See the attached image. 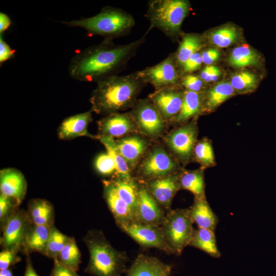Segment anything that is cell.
I'll return each mask as SVG.
<instances>
[{"label":"cell","instance_id":"cell-34","mask_svg":"<svg viewBox=\"0 0 276 276\" xmlns=\"http://www.w3.org/2000/svg\"><path fill=\"white\" fill-rule=\"evenodd\" d=\"M239 33L234 26H225L217 29L209 34L210 42L221 48H226L235 42Z\"/></svg>","mask_w":276,"mask_h":276},{"label":"cell","instance_id":"cell-7","mask_svg":"<svg viewBox=\"0 0 276 276\" xmlns=\"http://www.w3.org/2000/svg\"><path fill=\"white\" fill-rule=\"evenodd\" d=\"M177 160L160 145H152L135 169L134 178L139 182L178 173Z\"/></svg>","mask_w":276,"mask_h":276},{"label":"cell","instance_id":"cell-15","mask_svg":"<svg viewBox=\"0 0 276 276\" xmlns=\"http://www.w3.org/2000/svg\"><path fill=\"white\" fill-rule=\"evenodd\" d=\"M98 136L118 139L133 133H140L134 121L128 112L114 113L97 121Z\"/></svg>","mask_w":276,"mask_h":276},{"label":"cell","instance_id":"cell-38","mask_svg":"<svg viewBox=\"0 0 276 276\" xmlns=\"http://www.w3.org/2000/svg\"><path fill=\"white\" fill-rule=\"evenodd\" d=\"M97 171L104 176H113L116 172V166L112 156L108 153L99 154L95 160Z\"/></svg>","mask_w":276,"mask_h":276},{"label":"cell","instance_id":"cell-39","mask_svg":"<svg viewBox=\"0 0 276 276\" xmlns=\"http://www.w3.org/2000/svg\"><path fill=\"white\" fill-rule=\"evenodd\" d=\"M19 205L13 199L0 195V221L2 226L7 219L18 209Z\"/></svg>","mask_w":276,"mask_h":276},{"label":"cell","instance_id":"cell-11","mask_svg":"<svg viewBox=\"0 0 276 276\" xmlns=\"http://www.w3.org/2000/svg\"><path fill=\"white\" fill-rule=\"evenodd\" d=\"M118 226L142 247L155 248L167 254H173L164 238L160 226L133 221L119 224Z\"/></svg>","mask_w":276,"mask_h":276},{"label":"cell","instance_id":"cell-5","mask_svg":"<svg viewBox=\"0 0 276 276\" xmlns=\"http://www.w3.org/2000/svg\"><path fill=\"white\" fill-rule=\"evenodd\" d=\"M190 10V2L187 0L150 1L146 15L150 26L147 32L157 28L174 39L180 33L182 24Z\"/></svg>","mask_w":276,"mask_h":276},{"label":"cell","instance_id":"cell-19","mask_svg":"<svg viewBox=\"0 0 276 276\" xmlns=\"http://www.w3.org/2000/svg\"><path fill=\"white\" fill-rule=\"evenodd\" d=\"M91 110L76 114L65 119L58 129L60 139L72 140L77 137L85 136L93 139L98 136L88 132L87 128L92 120Z\"/></svg>","mask_w":276,"mask_h":276},{"label":"cell","instance_id":"cell-24","mask_svg":"<svg viewBox=\"0 0 276 276\" xmlns=\"http://www.w3.org/2000/svg\"><path fill=\"white\" fill-rule=\"evenodd\" d=\"M52 227L31 224L25 237L23 252L26 256L35 252L44 255Z\"/></svg>","mask_w":276,"mask_h":276},{"label":"cell","instance_id":"cell-40","mask_svg":"<svg viewBox=\"0 0 276 276\" xmlns=\"http://www.w3.org/2000/svg\"><path fill=\"white\" fill-rule=\"evenodd\" d=\"M180 84L186 90L200 93L203 87V81L196 75L187 74L181 77Z\"/></svg>","mask_w":276,"mask_h":276},{"label":"cell","instance_id":"cell-30","mask_svg":"<svg viewBox=\"0 0 276 276\" xmlns=\"http://www.w3.org/2000/svg\"><path fill=\"white\" fill-rule=\"evenodd\" d=\"M203 46L201 38L195 34H186L182 37L176 52V62L181 69L189 58L201 50Z\"/></svg>","mask_w":276,"mask_h":276},{"label":"cell","instance_id":"cell-12","mask_svg":"<svg viewBox=\"0 0 276 276\" xmlns=\"http://www.w3.org/2000/svg\"><path fill=\"white\" fill-rule=\"evenodd\" d=\"M31 225L24 210H16L2 226L1 245L3 249L18 252L22 249L26 234Z\"/></svg>","mask_w":276,"mask_h":276},{"label":"cell","instance_id":"cell-22","mask_svg":"<svg viewBox=\"0 0 276 276\" xmlns=\"http://www.w3.org/2000/svg\"><path fill=\"white\" fill-rule=\"evenodd\" d=\"M191 217L198 228L215 231L219 219L206 201L205 196L195 197L194 203L189 208Z\"/></svg>","mask_w":276,"mask_h":276},{"label":"cell","instance_id":"cell-21","mask_svg":"<svg viewBox=\"0 0 276 276\" xmlns=\"http://www.w3.org/2000/svg\"><path fill=\"white\" fill-rule=\"evenodd\" d=\"M103 196L117 225L136 221L135 214L117 194L109 179L102 181Z\"/></svg>","mask_w":276,"mask_h":276},{"label":"cell","instance_id":"cell-33","mask_svg":"<svg viewBox=\"0 0 276 276\" xmlns=\"http://www.w3.org/2000/svg\"><path fill=\"white\" fill-rule=\"evenodd\" d=\"M58 260L64 265L77 271L81 263V252L73 237H70L59 253Z\"/></svg>","mask_w":276,"mask_h":276},{"label":"cell","instance_id":"cell-47","mask_svg":"<svg viewBox=\"0 0 276 276\" xmlns=\"http://www.w3.org/2000/svg\"><path fill=\"white\" fill-rule=\"evenodd\" d=\"M12 24L11 20L9 16L6 13L1 12L0 13V34L3 33L7 30Z\"/></svg>","mask_w":276,"mask_h":276},{"label":"cell","instance_id":"cell-13","mask_svg":"<svg viewBox=\"0 0 276 276\" xmlns=\"http://www.w3.org/2000/svg\"><path fill=\"white\" fill-rule=\"evenodd\" d=\"M184 92L178 88V85L172 86L155 89L147 98L168 124L179 113Z\"/></svg>","mask_w":276,"mask_h":276},{"label":"cell","instance_id":"cell-32","mask_svg":"<svg viewBox=\"0 0 276 276\" xmlns=\"http://www.w3.org/2000/svg\"><path fill=\"white\" fill-rule=\"evenodd\" d=\"M235 89L230 83L220 82L208 90L205 96V106L212 110L221 105L232 96Z\"/></svg>","mask_w":276,"mask_h":276},{"label":"cell","instance_id":"cell-46","mask_svg":"<svg viewBox=\"0 0 276 276\" xmlns=\"http://www.w3.org/2000/svg\"><path fill=\"white\" fill-rule=\"evenodd\" d=\"M220 56L219 51L216 49H207L201 53L203 63L210 65L218 60Z\"/></svg>","mask_w":276,"mask_h":276},{"label":"cell","instance_id":"cell-20","mask_svg":"<svg viewBox=\"0 0 276 276\" xmlns=\"http://www.w3.org/2000/svg\"><path fill=\"white\" fill-rule=\"evenodd\" d=\"M171 265L154 257L140 254L127 269V276H170Z\"/></svg>","mask_w":276,"mask_h":276},{"label":"cell","instance_id":"cell-37","mask_svg":"<svg viewBox=\"0 0 276 276\" xmlns=\"http://www.w3.org/2000/svg\"><path fill=\"white\" fill-rule=\"evenodd\" d=\"M195 158L203 166H211L214 163V155L211 143L205 139L197 142L193 151Z\"/></svg>","mask_w":276,"mask_h":276},{"label":"cell","instance_id":"cell-35","mask_svg":"<svg viewBox=\"0 0 276 276\" xmlns=\"http://www.w3.org/2000/svg\"><path fill=\"white\" fill-rule=\"evenodd\" d=\"M70 237L60 232L54 225L52 227L44 256L54 260L63 248Z\"/></svg>","mask_w":276,"mask_h":276},{"label":"cell","instance_id":"cell-23","mask_svg":"<svg viewBox=\"0 0 276 276\" xmlns=\"http://www.w3.org/2000/svg\"><path fill=\"white\" fill-rule=\"evenodd\" d=\"M31 224L37 225L53 226L54 223V209L49 201L40 198L30 200L26 211Z\"/></svg>","mask_w":276,"mask_h":276},{"label":"cell","instance_id":"cell-48","mask_svg":"<svg viewBox=\"0 0 276 276\" xmlns=\"http://www.w3.org/2000/svg\"><path fill=\"white\" fill-rule=\"evenodd\" d=\"M26 256V267L25 276H38L33 267L30 255Z\"/></svg>","mask_w":276,"mask_h":276},{"label":"cell","instance_id":"cell-31","mask_svg":"<svg viewBox=\"0 0 276 276\" xmlns=\"http://www.w3.org/2000/svg\"><path fill=\"white\" fill-rule=\"evenodd\" d=\"M97 136L98 139L105 147L106 152L112 156L116 164V172L112 176L127 179L135 178L127 163L115 147L114 139L105 136L97 135Z\"/></svg>","mask_w":276,"mask_h":276},{"label":"cell","instance_id":"cell-36","mask_svg":"<svg viewBox=\"0 0 276 276\" xmlns=\"http://www.w3.org/2000/svg\"><path fill=\"white\" fill-rule=\"evenodd\" d=\"M258 76L249 71H242L234 75L230 84L234 89L240 92H247L254 90L258 85Z\"/></svg>","mask_w":276,"mask_h":276},{"label":"cell","instance_id":"cell-8","mask_svg":"<svg viewBox=\"0 0 276 276\" xmlns=\"http://www.w3.org/2000/svg\"><path fill=\"white\" fill-rule=\"evenodd\" d=\"M128 113L139 133L151 140L163 137L166 133L167 123L148 98L138 99Z\"/></svg>","mask_w":276,"mask_h":276},{"label":"cell","instance_id":"cell-41","mask_svg":"<svg viewBox=\"0 0 276 276\" xmlns=\"http://www.w3.org/2000/svg\"><path fill=\"white\" fill-rule=\"evenodd\" d=\"M17 252L9 249H3L0 252V270L8 269L10 266L18 262L19 257Z\"/></svg>","mask_w":276,"mask_h":276},{"label":"cell","instance_id":"cell-16","mask_svg":"<svg viewBox=\"0 0 276 276\" xmlns=\"http://www.w3.org/2000/svg\"><path fill=\"white\" fill-rule=\"evenodd\" d=\"M179 172L143 183L155 200L167 211L171 210L173 199L180 189Z\"/></svg>","mask_w":276,"mask_h":276},{"label":"cell","instance_id":"cell-2","mask_svg":"<svg viewBox=\"0 0 276 276\" xmlns=\"http://www.w3.org/2000/svg\"><path fill=\"white\" fill-rule=\"evenodd\" d=\"M97 83L89 98L90 110L104 116L131 109L146 85L136 72L112 76Z\"/></svg>","mask_w":276,"mask_h":276},{"label":"cell","instance_id":"cell-29","mask_svg":"<svg viewBox=\"0 0 276 276\" xmlns=\"http://www.w3.org/2000/svg\"><path fill=\"white\" fill-rule=\"evenodd\" d=\"M228 61L232 66L242 68L260 65L261 63V57L251 48L241 45L234 48L232 51Z\"/></svg>","mask_w":276,"mask_h":276},{"label":"cell","instance_id":"cell-14","mask_svg":"<svg viewBox=\"0 0 276 276\" xmlns=\"http://www.w3.org/2000/svg\"><path fill=\"white\" fill-rule=\"evenodd\" d=\"M150 140L140 133H133L114 139L115 147L132 173L152 146Z\"/></svg>","mask_w":276,"mask_h":276},{"label":"cell","instance_id":"cell-18","mask_svg":"<svg viewBox=\"0 0 276 276\" xmlns=\"http://www.w3.org/2000/svg\"><path fill=\"white\" fill-rule=\"evenodd\" d=\"M27 189L26 180L20 171L14 168L1 170V194L13 199L19 205L25 197Z\"/></svg>","mask_w":276,"mask_h":276},{"label":"cell","instance_id":"cell-4","mask_svg":"<svg viewBox=\"0 0 276 276\" xmlns=\"http://www.w3.org/2000/svg\"><path fill=\"white\" fill-rule=\"evenodd\" d=\"M133 16L118 8L104 7L97 14L61 23L71 27H79L90 35L113 39L128 33L135 25Z\"/></svg>","mask_w":276,"mask_h":276},{"label":"cell","instance_id":"cell-26","mask_svg":"<svg viewBox=\"0 0 276 276\" xmlns=\"http://www.w3.org/2000/svg\"><path fill=\"white\" fill-rule=\"evenodd\" d=\"M118 196L133 211L135 214L138 199L139 182L135 178L127 179L112 176L109 179Z\"/></svg>","mask_w":276,"mask_h":276},{"label":"cell","instance_id":"cell-3","mask_svg":"<svg viewBox=\"0 0 276 276\" xmlns=\"http://www.w3.org/2000/svg\"><path fill=\"white\" fill-rule=\"evenodd\" d=\"M83 241L89 255L86 273L94 276H122L127 271L126 252L115 249L102 231H88Z\"/></svg>","mask_w":276,"mask_h":276},{"label":"cell","instance_id":"cell-9","mask_svg":"<svg viewBox=\"0 0 276 276\" xmlns=\"http://www.w3.org/2000/svg\"><path fill=\"white\" fill-rule=\"evenodd\" d=\"M175 54H170L157 64L136 72L139 77L146 84L155 89L179 85L181 77Z\"/></svg>","mask_w":276,"mask_h":276},{"label":"cell","instance_id":"cell-1","mask_svg":"<svg viewBox=\"0 0 276 276\" xmlns=\"http://www.w3.org/2000/svg\"><path fill=\"white\" fill-rule=\"evenodd\" d=\"M147 32L132 42L118 45L105 39L99 44L78 52L68 66L70 77L82 82H98L116 75L126 66L139 48L145 42Z\"/></svg>","mask_w":276,"mask_h":276},{"label":"cell","instance_id":"cell-27","mask_svg":"<svg viewBox=\"0 0 276 276\" xmlns=\"http://www.w3.org/2000/svg\"><path fill=\"white\" fill-rule=\"evenodd\" d=\"M215 232L206 228L195 229L189 246L201 250L213 258H220L221 255L217 246Z\"/></svg>","mask_w":276,"mask_h":276},{"label":"cell","instance_id":"cell-45","mask_svg":"<svg viewBox=\"0 0 276 276\" xmlns=\"http://www.w3.org/2000/svg\"><path fill=\"white\" fill-rule=\"evenodd\" d=\"M15 56V51L5 41L3 34L0 35V63L13 58Z\"/></svg>","mask_w":276,"mask_h":276},{"label":"cell","instance_id":"cell-44","mask_svg":"<svg viewBox=\"0 0 276 276\" xmlns=\"http://www.w3.org/2000/svg\"><path fill=\"white\" fill-rule=\"evenodd\" d=\"M54 262L51 276H79L76 271L61 263L58 259L54 260Z\"/></svg>","mask_w":276,"mask_h":276},{"label":"cell","instance_id":"cell-17","mask_svg":"<svg viewBox=\"0 0 276 276\" xmlns=\"http://www.w3.org/2000/svg\"><path fill=\"white\" fill-rule=\"evenodd\" d=\"M165 217L164 210L150 194L145 185L139 182L136 221L160 226Z\"/></svg>","mask_w":276,"mask_h":276},{"label":"cell","instance_id":"cell-25","mask_svg":"<svg viewBox=\"0 0 276 276\" xmlns=\"http://www.w3.org/2000/svg\"><path fill=\"white\" fill-rule=\"evenodd\" d=\"M202 98L200 93L185 90L179 113L167 124H182L197 115L202 108Z\"/></svg>","mask_w":276,"mask_h":276},{"label":"cell","instance_id":"cell-49","mask_svg":"<svg viewBox=\"0 0 276 276\" xmlns=\"http://www.w3.org/2000/svg\"><path fill=\"white\" fill-rule=\"evenodd\" d=\"M0 276H13L9 268L1 270L0 271Z\"/></svg>","mask_w":276,"mask_h":276},{"label":"cell","instance_id":"cell-6","mask_svg":"<svg viewBox=\"0 0 276 276\" xmlns=\"http://www.w3.org/2000/svg\"><path fill=\"white\" fill-rule=\"evenodd\" d=\"M193 224L189 208L167 211L160 227L173 254L180 255L189 246L195 231Z\"/></svg>","mask_w":276,"mask_h":276},{"label":"cell","instance_id":"cell-10","mask_svg":"<svg viewBox=\"0 0 276 276\" xmlns=\"http://www.w3.org/2000/svg\"><path fill=\"white\" fill-rule=\"evenodd\" d=\"M197 137L196 125L190 123L167 132L163 140L166 148L176 160L187 161L193 154Z\"/></svg>","mask_w":276,"mask_h":276},{"label":"cell","instance_id":"cell-28","mask_svg":"<svg viewBox=\"0 0 276 276\" xmlns=\"http://www.w3.org/2000/svg\"><path fill=\"white\" fill-rule=\"evenodd\" d=\"M180 189L188 190L195 197L205 196V183L202 170H182L179 172Z\"/></svg>","mask_w":276,"mask_h":276},{"label":"cell","instance_id":"cell-42","mask_svg":"<svg viewBox=\"0 0 276 276\" xmlns=\"http://www.w3.org/2000/svg\"><path fill=\"white\" fill-rule=\"evenodd\" d=\"M203 63L201 53L197 52L191 55L183 64L181 71L186 74H191L198 70Z\"/></svg>","mask_w":276,"mask_h":276},{"label":"cell","instance_id":"cell-43","mask_svg":"<svg viewBox=\"0 0 276 276\" xmlns=\"http://www.w3.org/2000/svg\"><path fill=\"white\" fill-rule=\"evenodd\" d=\"M221 71L215 65H207L204 67L199 74V78L206 82L216 81L220 76Z\"/></svg>","mask_w":276,"mask_h":276}]
</instances>
